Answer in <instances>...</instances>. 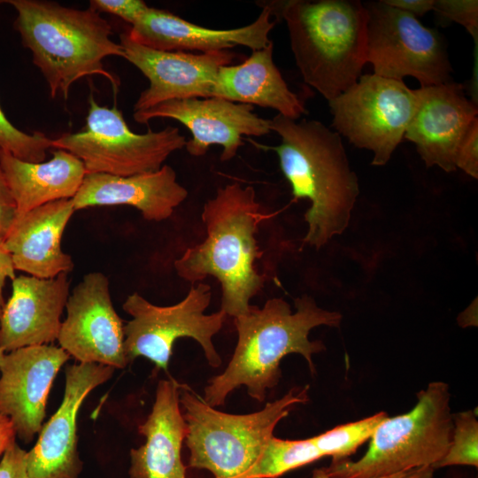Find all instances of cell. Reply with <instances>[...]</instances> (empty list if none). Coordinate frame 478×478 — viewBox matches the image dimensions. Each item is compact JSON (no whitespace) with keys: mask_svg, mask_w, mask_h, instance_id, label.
<instances>
[{"mask_svg":"<svg viewBox=\"0 0 478 478\" xmlns=\"http://www.w3.org/2000/svg\"><path fill=\"white\" fill-rule=\"evenodd\" d=\"M296 312L281 297L267 300L263 307L251 305L249 312L234 319L237 343L225 371L212 378L203 398L210 406L224 405L228 394L245 386L248 394L262 402L267 389L281 377L280 363L289 354H300L314 372L312 355L325 350L321 341H310L318 326L339 327L342 315L324 310L304 295L295 300Z\"/></svg>","mask_w":478,"mask_h":478,"instance_id":"cell-1","label":"cell"},{"mask_svg":"<svg viewBox=\"0 0 478 478\" xmlns=\"http://www.w3.org/2000/svg\"><path fill=\"white\" fill-rule=\"evenodd\" d=\"M201 216L206 237L189 247L174 261V269L191 284L215 277L222 291L220 310L235 319L249 312L251 299L264 287L266 275L256 268L262 255L256 235L271 215L263 210L253 187L234 182L217 189Z\"/></svg>","mask_w":478,"mask_h":478,"instance_id":"cell-2","label":"cell"},{"mask_svg":"<svg viewBox=\"0 0 478 478\" xmlns=\"http://www.w3.org/2000/svg\"><path fill=\"white\" fill-rule=\"evenodd\" d=\"M269 120L271 131L281 139L270 149L278 156L294 198L311 203L305 213L308 229L303 242L320 249L348 227L359 193L358 178L337 132L313 120L276 114Z\"/></svg>","mask_w":478,"mask_h":478,"instance_id":"cell-3","label":"cell"},{"mask_svg":"<svg viewBox=\"0 0 478 478\" xmlns=\"http://www.w3.org/2000/svg\"><path fill=\"white\" fill-rule=\"evenodd\" d=\"M17 13L14 27L33 63L43 75L50 96H68L70 87L89 75H102L117 90L120 81L104 69V58H125L112 40L111 24L99 12L73 9L43 0H5Z\"/></svg>","mask_w":478,"mask_h":478,"instance_id":"cell-4","label":"cell"},{"mask_svg":"<svg viewBox=\"0 0 478 478\" xmlns=\"http://www.w3.org/2000/svg\"><path fill=\"white\" fill-rule=\"evenodd\" d=\"M278 4L300 73L328 101L360 77L366 63L367 13L357 0Z\"/></svg>","mask_w":478,"mask_h":478,"instance_id":"cell-5","label":"cell"},{"mask_svg":"<svg viewBox=\"0 0 478 478\" xmlns=\"http://www.w3.org/2000/svg\"><path fill=\"white\" fill-rule=\"evenodd\" d=\"M308 386L250 414H230L210 406L188 388H180L188 433L189 466L209 470L214 478H258L255 468L278 422L308 400Z\"/></svg>","mask_w":478,"mask_h":478,"instance_id":"cell-6","label":"cell"},{"mask_svg":"<svg viewBox=\"0 0 478 478\" xmlns=\"http://www.w3.org/2000/svg\"><path fill=\"white\" fill-rule=\"evenodd\" d=\"M449 386L432 382L417 395L406 413L387 417L356 461L332 460L324 471L331 478H374L421 466H434L445 455L453 429ZM434 468V467H433Z\"/></svg>","mask_w":478,"mask_h":478,"instance_id":"cell-7","label":"cell"},{"mask_svg":"<svg viewBox=\"0 0 478 478\" xmlns=\"http://www.w3.org/2000/svg\"><path fill=\"white\" fill-rule=\"evenodd\" d=\"M186 142L179 128L171 126L159 131L134 133L116 105L100 106L90 94L84 130L52 139V148L77 157L87 173L131 176L160 169Z\"/></svg>","mask_w":478,"mask_h":478,"instance_id":"cell-8","label":"cell"},{"mask_svg":"<svg viewBox=\"0 0 478 478\" xmlns=\"http://www.w3.org/2000/svg\"><path fill=\"white\" fill-rule=\"evenodd\" d=\"M212 299L210 285L191 284L186 297L170 306L151 304L138 293L129 295L123 309L132 320L124 326V349L128 362L144 357L158 369H167L174 342L182 337L197 341L210 366L218 367L221 358L212 337L221 329L227 314L220 310L204 312Z\"/></svg>","mask_w":478,"mask_h":478,"instance_id":"cell-9","label":"cell"},{"mask_svg":"<svg viewBox=\"0 0 478 478\" xmlns=\"http://www.w3.org/2000/svg\"><path fill=\"white\" fill-rule=\"evenodd\" d=\"M417 104L416 89L403 81L365 74L328 101L332 127L354 146L373 152L382 166L405 138Z\"/></svg>","mask_w":478,"mask_h":478,"instance_id":"cell-10","label":"cell"},{"mask_svg":"<svg viewBox=\"0 0 478 478\" xmlns=\"http://www.w3.org/2000/svg\"><path fill=\"white\" fill-rule=\"evenodd\" d=\"M367 13L366 63L374 73L420 87L451 81V65L441 35L413 15L383 1L364 4Z\"/></svg>","mask_w":478,"mask_h":478,"instance_id":"cell-11","label":"cell"},{"mask_svg":"<svg viewBox=\"0 0 478 478\" xmlns=\"http://www.w3.org/2000/svg\"><path fill=\"white\" fill-rule=\"evenodd\" d=\"M61 323L60 347L80 363L124 368V326L112 305L109 280L102 273L84 275L69 295Z\"/></svg>","mask_w":478,"mask_h":478,"instance_id":"cell-12","label":"cell"},{"mask_svg":"<svg viewBox=\"0 0 478 478\" xmlns=\"http://www.w3.org/2000/svg\"><path fill=\"white\" fill-rule=\"evenodd\" d=\"M133 117L140 124L157 118L175 120L192 135L185 144L189 154L200 157L210 146L220 145L221 161L235 157L244 135L261 136L271 132L270 120L255 113L252 105L219 97L169 100L134 112Z\"/></svg>","mask_w":478,"mask_h":478,"instance_id":"cell-13","label":"cell"},{"mask_svg":"<svg viewBox=\"0 0 478 478\" xmlns=\"http://www.w3.org/2000/svg\"><path fill=\"white\" fill-rule=\"evenodd\" d=\"M120 41L125 59L150 81L136 100L134 112L169 100L212 97L219 70L234 59L229 50L196 54L154 50L133 41L126 30Z\"/></svg>","mask_w":478,"mask_h":478,"instance_id":"cell-14","label":"cell"},{"mask_svg":"<svg viewBox=\"0 0 478 478\" xmlns=\"http://www.w3.org/2000/svg\"><path fill=\"white\" fill-rule=\"evenodd\" d=\"M113 372V367L96 363L66 367L62 403L42 425L35 446L27 451L29 478H78L82 469L77 450L78 412L86 397Z\"/></svg>","mask_w":478,"mask_h":478,"instance_id":"cell-15","label":"cell"},{"mask_svg":"<svg viewBox=\"0 0 478 478\" xmlns=\"http://www.w3.org/2000/svg\"><path fill=\"white\" fill-rule=\"evenodd\" d=\"M70 356L50 344L4 353L0 363V415L8 417L16 436L29 443L45 417L53 381Z\"/></svg>","mask_w":478,"mask_h":478,"instance_id":"cell-16","label":"cell"},{"mask_svg":"<svg viewBox=\"0 0 478 478\" xmlns=\"http://www.w3.org/2000/svg\"><path fill=\"white\" fill-rule=\"evenodd\" d=\"M417 104L405 134L427 167L455 171L458 149L472 123L478 119L476 104L462 84L449 81L416 89Z\"/></svg>","mask_w":478,"mask_h":478,"instance_id":"cell-17","label":"cell"},{"mask_svg":"<svg viewBox=\"0 0 478 478\" xmlns=\"http://www.w3.org/2000/svg\"><path fill=\"white\" fill-rule=\"evenodd\" d=\"M272 11L265 4L251 24L231 29L204 27L166 10L149 7L139 20L126 28L128 36L143 46L164 51L211 53L243 46L252 50L266 47L273 41L270 31Z\"/></svg>","mask_w":478,"mask_h":478,"instance_id":"cell-18","label":"cell"},{"mask_svg":"<svg viewBox=\"0 0 478 478\" xmlns=\"http://www.w3.org/2000/svg\"><path fill=\"white\" fill-rule=\"evenodd\" d=\"M68 274L43 279L19 275L0 317V349L5 353L33 345L53 343L69 297Z\"/></svg>","mask_w":478,"mask_h":478,"instance_id":"cell-19","label":"cell"},{"mask_svg":"<svg viewBox=\"0 0 478 478\" xmlns=\"http://www.w3.org/2000/svg\"><path fill=\"white\" fill-rule=\"evenodd\" d=\"M74 211L72 199H61L18 214L3 242L15 270L43 279L71 272L74 265L61 239Z\"/></svg>","mask_w":478,"mask_h":478,"instance_id":"cell-20","label":"cell"},{"mask_svg":"<svg viewBox=\"0 0 478 478\" xmlns=\"http://www.w3.org/2000/svg\"><path fill=\"white\" fill-rule=\"evenodd\" d=\"M187 197L188 190L178 182L175 171L164 165L155 172L131 176L86 173L72 200L75 211L126 204L135 207L147 220L161 221L170 218Z\"/></svg>","mask_w":478,"mask_h":478,"instance_id":"cell-21","label":"cell"},{"mask_svg":"<svg viewBox=\"0 0 478 478\" xmlns=\"http://www.w3.org/2000/svg\"><path fill=\"white\" fill-rule=\"evenodd\" d=\"M180 388L173 380L158 382L152 410L138 426L145 443L130 451V478H186L181 447L188 428L181 411Z\"/></svg>","mask_w":478,"mask_h":478,"instance_id":"cell-22","label":"cell"},{"mask_svg":"<svg viewBox=\"0 0 478 478\" xmlns=\"http://www.w3.org/2000/svg\"><path fill=\"white\" fill-rule=\"evenodd\" d=\"M274 42L252 50L238 65L220 67L212 97L271 108L283 117L298 120L307 113L304 102L290 90L273 59Z\"/></svg>","mask_w":478,"mask_h":478,"instance_id":"cell-23","label":"cell"},{"mask_svg":"<svg viewBox=\"0 0 478 478\" xmlns=\"http://www.w3.org/2000/svg\"><path fill=\"white\" fill-rule=\"evenodd\" d=\"M0 166L18 214L53 201L72 199L87 173L81 159L60 149L49 161L40 163L23 161L0 150Z\"/></svg>","mask_w":478,"mask_h":478,"instance_id":"cell-24","label":"cell"},{"mask_svg":"<svg viewBox=\"0 0 478 478\" xmlns=\"http://www.w3.org/2000/svg\"><path fill=\"white\" fill-rule=\"evenodd\" d=\"M321 458L323 455L312 437L283 440L273 436L259 457L255 475L258 478H276Z\"/></svg>","mask_w":478,"mask_h":478,"instance_id":"cell-25","label":"cell"},{"mask_svg":"<svg viewBox=\"0 0 478 478\" xmlns=\"http://www.w3.org/2000/svg\"><path fill=\"white\" fill-rule=\"evenodd\" d=\"M387 417L386 412H380L357 421L339 425L312 438L323 457L330 456L332 460L347 459L370 439L378 425Z\"/></svg>","mask_w":478,"mask_h":478,"instance_id":"cell-26","label":"cell"},{"mask_svg":"<svg viewBox=\"0 0 478 478\" xmlns=\"http://www.w3.org/2000/svg\"><path fill=\"white\" fill-rule=\"evenodd\" d=\"M453 429L445 455L433 467L450 466H478V421L476 412L464 411L452 415Z\"/></svg>","mask_w":478,"mask_h":478,"instance_id":"cell-27","label":"cell"},{"mask_svg":"<svg viewBox=\"0 0 478 478\" xmlns=\"http://www.w3.org/2000/svg\"><path fill=\"white\" fill-rule=\"evenodd\" d=\"M52 139L42 132L27 134L15 127L0 107V150L27 162H43Z\"/></svg>","mask_w":478,"mask_h":478,"instance_id":"cell-28","label":"cell"},{"mask_svg":"<svg viewBox=\"0 0 478 478\" xmlns=\"http://www.w3.org/2000/svg\"><path fill=\"white\" fill-rule=\"evenodd\" d=\"M433 10L445 19L462 25L475 42L477 41V0H434Z\"/></svg>","mask_w":478,"mask_h":478,"instance_id":"cell-29","label":"cell"},{"mask_svg":"<svg viewBox=\"0 0 478 478\" xmlns=\"http://www.w3.org/2000/svg\"><path fill=\"white\" fill-rule=\"evenodd\" d=\"M89 8L99 13H111L133 26L149 6L142 0H90Z\"/></svg>","mask_w":478,"mask_h":478,"instance_id":"cell-30","label":"cell"},{"mask_svg":"<svg viewBox=\"0 0 478 478\" xmlns=\"http://www.w3.org/2000/svg\"><path fill=\"white\" fill-rule=\"evenodd\" d=\"M456 168H460L473 178H478V119L464 136L457 152Z\"/></svg>","mask_w":478,"mask_h":478,"instance_id":"cell-31","label":"cell"},{"mask_svg":"<svg viewBox=\"0 0 478 478\" xmlns=\"http://www.w3.org/2000/svg\"><path fill=\"white\" fill-rule=\"evenodd\" d=\"M26 459L27 451L13 441L0 461V478H29Z\"/></svg>","mask_w":478,"mask_h":478,"instance_id":"cell-32","label":"cell"},{"mask_svg":"<svg viewBox=\"0 0 478 478\" xmlns=\"http://www.w3.org/2000/svg\"><path fill=\"white\" fill-rule=\"evenodd\" d=\"M17 215L16 203L0 166V243L3 244Z\"/></svg>","mask_w":478,"mask_h":478,"instance_id":"cell-33","label":"cell"},{"mask_svg":"<svg viewBox=\"0 0 478 478\" xmlns=\"http://www.w3.org/2000/svg\"><path fill=\"white\" fill-rule=\"evenodd\" d=\"M385 4L415 17L433 10L434 0H382Z\"/></svg>","mask_w":478,"mask_h":478,"instance_id":"cell-34","label":"cell"},{"mask_svg":"<svg viewBox=\"0 0 478 478\" xmlns=\"http://www.w3.org/2000/svg\"><path fill=\"white\" fill-rule=\"evenodd\" d=\"M15 268L11 255L0 243V317L4 305L3 289L7 279H15Z\"/></svg>","mask_w":478,"mask_h":478,"instance_id":"cell-35","label":"cell"},{"mask_svg":"<svg viewBox=\"0 0 478 478\" xmlns=\"http://www.w3.org/2000/svg\"><path fill=\"white\" fill-rule=\"evenodd\" d=\"M434 468L432 466H421L397 473L391 475L374 477V478H433ZM312 478H331L323 468L315 469L312 473Z\"/></svg>","mask_w":478,"mask_h":478,"instance_id":"cell-36","label":"cell"},{"mask_svg":"<svg viewBox=\"0 0 478 478\" xmlns=\"http://www.w3.org/2000/svg\"><path fill=\"white\" fill-rule=\"evenodd\" d=\"M15 430L11 420L6 416L0 415V457L7 447L15 441Z\"/></svg>","mask_w":478,"mask_h":478,"instance_id":"cell-37","label":"cell"},{"mask_svg":"<svg viewBox=\"0 0 478 478\" xmlns=\"http://www.w3.org/2000/svg\"><path fill=\"white\" fill-rule=\"evenodd\" d=\"M4 353H5V352H4L3 350L0 349V363H1V360H2V358H3L4 355Z\"/></svg>","mask_w":478,"mask_h":478,"instance_id":"cell-38","label":"cell"}]
</instances>
